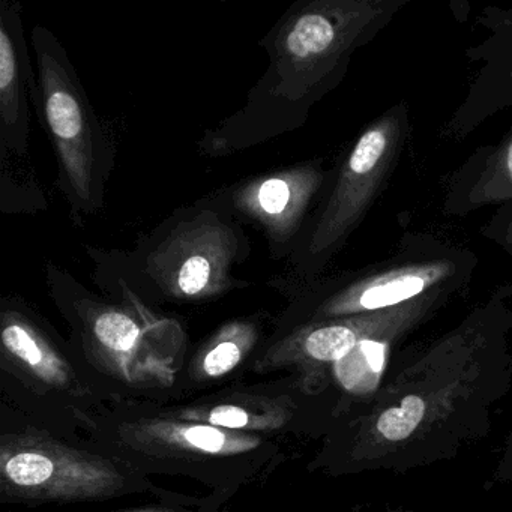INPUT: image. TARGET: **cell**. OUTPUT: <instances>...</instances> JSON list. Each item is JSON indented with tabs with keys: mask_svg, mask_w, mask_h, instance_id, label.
<instances>
[{
	"mask_svg": "<svg viewBox=\"0 0 512 512\" xmlns=\"http://www.w3.org/2000/svg\"><path fill=\"white\" fill-rule=\"evenodd\" d=\"M425 413V404L421 398L409 395L401 401L397 409H389L380 416L377 428L389 440L406 439L413 433Z\"/></svg>",
	"mask_w": 512,
	"mask_h": 512,
	"instance_id": "12",
	"label": "cell"
},
{
	"mask_svg": "<svg viewBox=\"0 0 512 512\" xmlns=\"http://www.w3.org/2000/svg\"><path fill=\"white\" fill-rule=\"evenodd\" d=\"M0 475L4 494L35 503L109 499L131 488L115 461L40 436L5 437Z\"/></svg>",
	"mask_w": 512,
	"mask_h": 512,
	"instance_id": "3",
	"label": "cell"
},
{
	"mask_svg": "<svg viewBox=\"0 0 512 512\" xmlns=\"http://www.w3.org/2000/svg\"><path fill=\"white\" fill-rule=\"evenodd\" d=\"M250 254L247 235L226 205H197L173 215L137 253V275L172 302H208L238 287L235 268Z\"/></svg>",
	"mask_w": 512,
	"mask_h": 512,
	"instance_id": "1",
	"label": "cell"
},
{
	"mask_svg": "<svg viewBox=\"0 0 512 512\" xmlns=\"http://www.w3.org/2000/svg\"><path fill=\"white\" fill-rule=\"evenodd\" d=\"M47 283L85 352L100 364L125 370L146 343V334L157 328L134 295L122 302L104 301L52 263L47 265Z\"/></svg>",
	"mask_w": 512,
	"mask_h": 512,
	"instance_id": "4",
	"label": "cell"
},
{
	"mask_svg": "<svg viewBox=\"0 0 512 512\" xmlns=\"http://www.w3.org/2000/svg\"><path fill=\"white\" fill-rule=\"evenodd\" d=\"M257 325L253 320L227 323L212 338L197 361V371L206 379H220L241 364L257 341Z\"/></svg>",
	"mask_w": 512,
	"mask_h": 512,
	"instance_id": "10",
	"label": "cell"
},
{
	"mask_svg": "<svg viewBox=\"0 0 512 512\" xmlns=\"http://www.w3.org/2000/svg\"><path fill=\"white\" fill-rule=\"evenodd\" d=\"M335 371H337L338 379L343 383L344 388L350 389V391H355L364 385H367L368 388V382H371V385L376 382L374 377L377 376V373L371 368L359 343L353 347L349 355L344 356L335 364Z\"/></svg>",
	"mask_w": 512,
	"mask_h": 512,
	"instance_id": "13",
	"label": "cell"
},
{
	"mask_svg": "<svg viewBox=\"0 0 512 512\" xmlns=\"http://www.w3.org/2000/svg\"><path fill=\"white\" fill-rule=\"evenodd\" d=\"M508 170H509V175H511V178H512V143H511V146H509V151H508Z\"/></svg>",
	"mask_w": 512,
	"mask_h": 512,
	"instance_id": "15",
	"label": "cell"
},
{
	"mask_svg": "<svg viewBox=\"0 0 512 512\" xmlns=\"http://www.w3.org/2000/svg\"><path fill=\"white\" fill-rule=\"evenodd\" d=\"M2 364L37 382L40 391L73 395L80 388L76 371L49 326L20 299H4L0 311Z\"/></svg>",
	"mask_w": 512,
	"mask_h": 512,
	"instance_id": "8",
	"label": "cell"
},
{
	"mask_svg": "<svg viewBox=\"0 0 512 512\" xmlns=\"http://www.w3.org/2000/svg\"><path fill=\"white\" fill-rule=\"evenodd\" d=\"M136 512H172V511H169V509H140V511H136Z\"/></svg>",
	"mask_w": 512,
	"mask_h": 512,
	"instance_id": "16",
	"label": "cell"
},
{
	"mask_svg": "<svg viewBox=\"0 0 512 512\" xmlns=\"http://www.w3.org/2000/svg\"><path fill=\"white\" fill-rule=\"evenodd\" d=\"M359 344H361L371 368L379 374L385 364V344L373 340H361Z\"/></svg>",
	"mask_w": 512,
	"mask_h": 512,
	"instance_id": "14",
	"label": "cell"
},
{
	"mask_svg": "<svg viewBox=\"0 0 512 512\" xmlns=\"http://www.w3.org/2000/svg\"><path fill=\"white\" fill-rule=\"evenodd\" d=\"M322 184L320 167L299 164L239 182L226 193V206L235 217L256 223L268 239L272 257L280 259Z\"/></svg>",
	"mask_w": 512,
	"mask_h": 512,
	"instance_id": "5",
	"label": "cell"
},
{
	"mask_svg": "<svg viewBox=\"0 0 512 512\" xmlns=\"http://www.w3.org/2000/svg\"><path fill=\"white\" fill-rule=\"evenodd\" d=\"M29 103L44 127L38 74L32 67L25 40L22 11L17 4L0 2V157L23 166L29 152Z\"/></svg>",
	"mask_w": 512,
	"mask_h": 512,
	"instance_id": "7",
	"label": "cell"
},
{
	"mask_svg": "<svg viewBox=\"0 0 512 512\" xmlns=\"http://www.w3.org/2000/svg\"><path fill=\"white\" fill-rule=\"evenodd\" d=\"M44 128L55 146L59 184L76 214L104 205L115 146L89 103L85 88L59 38L46 26L32 29Z\"/></svg>",
	"mask_w": 512,
	"mask_h": 512,
	"instance_id": "2",
	"label": "cell"
},
{
	"mask_svg": "<svg viewBox=\"0 0 512 512\" xmlns=\"http://www.w3.org/2000/svg\"><path fill=\"white\" fill-rule=\"evenodd\" d=\"M389 139L391 134L385 127H376L368 130L356 143L341 170L337 188L310 236L304 265L331 253L349 233L373 190L374 179L382 169Z\"/></svg>",
	"mask_w": 512,
	"mask_h": 512,
	"instance_id": "9",
	"label": "cell"
},
{
	"mask_svg": "<svg viewBox=\"0 0 512 512\" xmlns=\"http://www.w3.org/2000/svg\"><path fill=\"white\" fill-rule=\"evenodd\" d=\"M431 277L425 272H403L388 278H380L362 290H350L331 304V311L379 310L401 304L419 295L430 283Z\"/></svg>",
	"mask_w": 512,
	"mask_h": 512,
	"instance_id": "11",
	"label": "cell"
},
{
	"mask_svg": "<svg viewBox=\"0 0 512 512\" xmlns=\"http://www.w3.org/2000/svg\"><path fill=\"white\" fill-rule=\"evenodd\" d=\"M116 442L121 454H139L145 460L181 463H241V455L253 458L263 452V437L214 425L166 419H139L118 425Z\"/></svg>",
	"mask_w": 512,
	"mask_h": 512,
	"instance_id": "6",
	"label": "cell"
}]
</instances>
